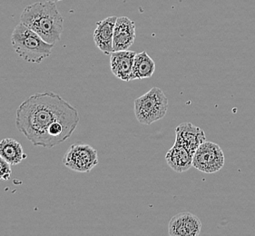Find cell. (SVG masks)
Wrapping results in <instances>:
<instances>
[{"label": "cell", "instance_id": "cell-8", "mask_svg": "<svg viewBox=\"0 0 255 236\" xmlns=\"http://www.w3.org/2000/svg\"><path fill=\"white\" fill-rule=\"evenodd\" d=\"M135 40V23L128 16L118 17L113 38L114 51L128 50Z\"/></svg>", "mask_w": 255, "mask_h": 236}, {"label": "cell", "instance_id": "cell-2", "mask_svg": "<svg viewBox=\"0 0 255 236\" xmlns=\"http://www.w3.org/2000/svg\"><path fill=\"white\" fill-rule=\"evenodd\" d=\"M20 22L54 46L61 39L64 18L56 3L46 1L27 5L21 14Z\"/></svg>", "mask_w": 255, "mask_h": 236}, {"label": "cell", "instance_id": "cell-6", "mask_svg": "<svg viewBox=\"0 0 255 236\" xmlns=\"http://www.w3.org/2000/svg\"><path fill=\"white\" fill-rule=\"evenodd\" d=\"M225 165V154L219 144L204 141L194 152L193 166L206 174H214Z\"/></svg>", "mask_w": 255, "mask_h": 236}, {"label": "cell", "instance_id": "cell-13", "mask_svg": "<svg viewBox=\"0 0 255 236\" xmlns=\"http://www.w3.org/2000/svg\"><path fill=\"white\" fill-rule=\"evenodd\" d=\"M0 156L11 165H16L26 158L22 144L13 138H5L0 141Z\"/></svg>", "mask_w": 255, "mask_h": 236}, {"label": "cell", "instance_id": "cell-16", "mask_svg": "<svg viewBox=\"0 0 255 236\" xmlns=\"http://www.w3.org/2000/svg\"><path fill=\"white\" fill-rule=\"evenodd\" d=\"M46 1H50V2H53V3H56V2H59L61 0H46Z\"/></svg>", "mask_w": 255, "mask_h": 236}, {"label": "cell", "instance_id": "cell-14", "mask_svg": "<svg viewBox=\"0 0 255 236\" xmlns=\"http://www.w3.org/2000/svg\"><path fill=\"white\" fill-rule=\"evenodd\" d=\"M155 71V63L145 51L135 55L133 69L130 77L131 80L144 79L152 77Z\"/></svg>", "mask_w": 255, "mask_h": 236}, {"label": "cell", "instance_id": "cell-15", "mask_svg": "<svg viewBox=\"0 0 255 236\" xmlns=\"http://www.w3.org/2000/svg\"><path fill=\"white\" fill-rule=\"evenodd\" d=\"M12 174L11 164L0 156V180L7 181L10 178Z\"/></svg>", "mask_w": 255, "mask_h": 236}, {"label": "cell", "instance_id": "cell-9", "mask_svg": "<svg viewBox=\"0 0 255 236\" xmlns=\"http://www.w3.org/2000/svg\"><path fill=\"white\" fill-rule=\"evenodd\" d=\"M206 141L204 130L192 123H183L175 129V144L184 146L192 154Z\"/></svg>", "mask_w": 255, "mask_h": 236}, {"label": "cell", "instance_id": "cell-3", "mask_svg": "<svg viewBox=\"0 0 255 236\" xmlns=\"http://www.w3.org/2000/svg\"><path fill=\"white\" fill-rule=\"evenodd\" d=\"M11 44L23 60L34 64H40L50 57L54 47V45L45 41L38 34L21 22L12 33Z\"/></svg>", "mask_w": 255, "mask_h": 236}, {"label": "cell", "instance_id": "cell-7", "mask_svg": "<svg viewBox=\"0 0 255 236\" xmlns=\"http://www.w3.org/2000/svg\"><path fill=\"white\" fill-rule=\"evenodd\" d=\"M202 222L191 213H180L174 216L168 225L170 236H197L201 234Z\"/></svg>", "mask_w": 255, "mask_h": 236}, {"label": "cell", "instance_id": "cell-1", "mask_svg": "<svg viewBox=\"0 0 255 236\" xmlns=\"http://www.w3.org/2000/svg\"><path fill=\"white\" fill-rule=\"evenodd\" d=\"M80 121L77 108L56 93H36L21 104L15 126L31 144L53 148L70 138Z\"/></svg>", "mask_w": 255, "mask_h": 236}, {"label": "cell", "instance_id": "cell-11", "mask_svg": "<svg viewBox=\"0 0 255 236\" xmlns=\"http://www.w3.org/2000/svg\"><path fill=\"white\" fill-rule=\"evenodd\" d=\"M135 55V52L129 50L114 51L111 53L110 67L115 77L123 81H130Z\"/></svg>", "mask_w": 255, "mask_h": 236}, {"label": "cell", "instance_id": "cell-4", "mask_svg": "<svg viewBox=\"0 0 255 236\" xmlns=\"http://www.w3.org/2000/svg\"><path fill=\"white\" fill-rule=\"evenodd\" d=\"M168 104L162 89L154 87L133 101L135 118L139 123L146 125L157 122L165 117Z\"/></svg>", "mask_w": 255, "mask_h": 236}, {"label": "cell", "instance_id": "cell-12", "mask_svg": "<svg viewBox=\"0 0 255 236\" xmlns=\"http://www.w3.org/2000/svg\"><path fill=\"white\" fill-rule=\"evenodd\" d=\"M194 154L184 146L174 144L165 155L169 166L176 173H184L193 166Z\"/></svg>", "mask_w": 255, "mask_h": 236}, {"label": "cell", "instance_id": "cell-5", "mask_svg": "<svg viewBox=\"0 0 255 236\" xmlns=\"http://www.w3.org/2000/svg\"><path fill=\"white\" fill-rule=\"evenodd\" d=\"M67 168L78 173H89L98 164L96 149L87 144H73L63 157Z\"/></svg>", "mask_w": 255, "mask_h": 236}, {"label": "cell", "instance_id": "cell-10", "mask_svg": "<svg viewBox=\"0 0 255 236\" xmlns=\"http://www.w3.org/2000/svg\"><path fill=\"white\" fill-rule=\"evenodd\" d=\"M118 17L113 15L99 21L97 23V27L94 31V41L97 48L105 55H111L113 49V38L114 29Z\"/></svg>", "mask_w": 255, "mask_h": 236}]
</instances>
